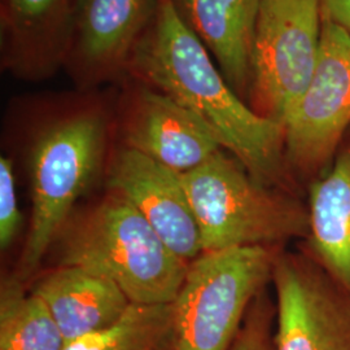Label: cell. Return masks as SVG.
<instances>
[{"instance_id": "1", "label": "cell", "mask_w": 350, "mask_h": 350, "mask_svg": "<svg viewBox=\"0 0 350 350\" xmlns=\"http://www.w3.org/2000/svg\"><path fill=\"white\" fill-rule=\"evenodd\" d=\"M127 69L198 114L257 182L282 179L284 127L239 98L175 0L156 1Z\"/></svg>"}, {"instance_id": "2", "label": "cell", "mask_w": 350, "mask_h": 350, "mask_svg": "<svg viewBox=\"0 0 350 350\" xmlns=\"http://www.w3.org/2000/svg\"><path fill=\"white\" fill-rule=\"evenodd\" d=\"M62 266L104 276L133 304H172L187 274L179 258L137 208L113 192L60 231Z\"/></svg>"}, {"instance_id": "3", "label": "cell", "mask_w": 350, "mask_h": 350, "mask_svg": "<svg viewBox=\"0 0 350 350\" xmlns=\"http://www.w3.org/2000/svg\"><path fill=\"white\" fill-rule=\"evenodd\" d=\"M182 175L204 252L266 247L309 235V212L257 182L218 150Z\"/></svg>"}, {"instance_id": "4", "label": "cell", "mask_w": 350, "mask_h": 350, "mask_svg": "<svg viewBox=\"0 0 350 350\" xmlns=\"http://www.w3.org/2000/svg\"><path fill=\"white\" fill-rule=\"evenodd\" d=\"M266 247L204 252L172 302L173 350H231L257 292L273 276Z\"/></svg>"}, {"instance_id": "5", "label": "cell", "mask_w": 350, "mask_h": 350, "mask_svg": "<svg viewBox=\"0 0 350 350\" xmlns=\"http://www.w3.org/2000/svg\"><path fill=\"white\" fill-rule=\"evenodd\" d=\"M104 147L105 125L96 113H75L38 135L30 156L33 213L20 280L34 273L68 222L75 201L100 167Z\"/></svg>"}, {"instance_id": "6", "label": "cell", "mask_w": 350, "mask_h": 350, "mask_svg": "<svg viewBox=\"0 0 350 350\" xmlns=\"http://www.w3.org/2000/svg\"><path fill=\"white\" fill-rule=\"evenodd\" d=\"M322 0H261L252 86L263 116L284 125L300 101L318 62Z\"/></svg>"}, {"instance_id": "7", "label": "cell", "mask_w": 350, "mask_h": 350, "mask_svg": "<svg viewBox=\"0 0 350 350\" xmlns=\"http://www.w3.org/2000/svg\"><path fill=\"white\" fill-rule=\"evenodd\" d=\"M323 20L312 81L283 125L288 157L306 172L331 159L350 125V33Z\"/></svg>"}, {"instance_id": "8", "label": "cell", "mask_w": 350, "mask_h": 350, "mask_svg": "<svg viewBox=\"0 0 350 350\" xmlns=\"http://www.w3.org/2000/svg\"><path fill=\"white\" fill-rule=\"evenodd\" d=\"M274 350H350V295L318 266L275 261Z\"/></svg>"}, {"instance_id": "9", "label": "cell", "mask_w": 350, "mask_h": 350, "mask_svg": "<svg viewBox=\"0 0 350 350\" xmlns=\"http://www.w3.org/2000/svg\"><path fill=\"white\" fill-rule=\"evenodd\" d=\"M108 183L137 208L179 258L187 262L202 253L198 222L179 173L125 148L114 160Z\"/></svg>"}, {"instance_id": "10", "label": "cell", "mask_w": 350, "mask_h": 350, "mask_svg": "<svg viewBox=\"0 0 350 350\" xmlns=\"http://www.w3.org/2000/svg\"><path fill=\"white\" fill-rule=\"evenodd\" d=\"M157 0H77L66 63L98 83L127 69Z\"/></svg>"}, {"instance_id": "11", "label": "cell", "mask_w": 350, "mask_h": 350, "mask_svg": "<svg viewBox=\"0 0 350 350\" xmlns=\"http://www.w3.org/2000/svg\"><path fill=\"white\" fill-rule=\"evenodd\" d=\"M127 148L179 174L188 173L221 150V142L198 114L169 95L142 90L126 130Z\"/></svg>"}, {"instance_id": "12", "label": "cell", "mask_w": 350, "mask_h": 350, "mask_svg": "<svg viewBox=\"0 0 350 350\" xmlns=\"http://www.w3.org/2000/svg\"><path fill=\"white\" fill-rule=\"evenodd\" d=\"M77 0H1L4 62L16 75L39 78L66 62Z\"/></svg>"}, {"instance_id": "13", "label": "cell", "mask_w": 350, "mask_h": 350, "mask_svg": "<svg viewBox=\"0 0 350 350\" xmlns=\"http://www.w3.org/2000/svg\"><path fill=\"white\" fill-rule=\"evenodd\" d=\"M33 293L50 310L65 345L113 325L131 304L112 280L73 266L44 276Z\"/></svg>"}, {"instance_id": "14", "label": "cell", "mask_w": 350, "mask_h": 350, "mask_svg": "<svg viewBox=\"0 0 350 350\" xmlns=\"http://www.w3.org/2000/svg\"><path fill=\"white\" fill-rule=\"evenodd\" d=\"M188 25L211 51L226 81L244 91L252 85V60L261 0H179Z\"/></svg>"}, {"instance_id": "15", "label": "cell", "mask_w": 350, "mask_h": 350, "mask_svg": "<svg viewBox=\"0 0 350 350\" xmlns=\"http://www.w3.org/2000/svg\"><path fill=\"white\" fill-rule=\"evenodd\" d=\"M309 238L321 267L350 295V147L312 187Z\"/></svg>"}, {"instance_id": "16", "label": "cell", "mask_w": 350, "mask_h": 350, "mask_svg": "<svg viewBox=\"0 0 350 350\" xmlns=\"http://www.w3.org/2000/svg\"><path fill=\"white\" fill-rule=\"evenodd\" d=\"M63 334L50 310L18 278H8L0 291V350H63Z\"/></svg>"}, {"instance_id": "17", "label": "cell", "mask_w": 350, "mask_h": 350, "mask_svg": "<svg viewBox=\"0 0 350 350\" xmlns=\"http://www.w3.org/2000/svg\"><path fill=\"white\" fill-rule=\"evenodd\" d=\"M172 344V304H130L113 325L68 342L63 350H163Z\"/></svg>"}, {"instance_id": "18", "label": "cell", "mask_w": 350, "mask_h": 350, "mask_svg": "<svg viewBox=\"0 0 350 350\" xmlns=\"http://www.w3.org/2000/svg\"><path fill=\"white\" fill-rule=\"evenodd\" d=\"M21 214L17 205L12 161L0 159V245L10 247L21 225Z\"/></svg>"}, {"instance_id": "19", "label": "cell", "mask_w": 350, "mask_h": 350, "mask_svg": "<svg viewBox=\"0 0 350 350\" xmlns=\"http://www.w3.org/2000/svg\"><path fill=\"white\" fill-rule=\"evenodd\" d=\"M231 350H274L271 312L267 305L257 301L250 306Z\"/></svg>"}, {"instance_id": "20", "label": "cell", "mask_w": 350, "mask_h": 350, "mask_svg": "<svg viewBox=\"0 0 350 350\" xmlns=\"http://www.w3.org/2000/svg\"><path fill=\"white\" fill-rule=\"evenodd\" d=\"M323 17L350 33V0H322Z\"/></svg>"}]
</instances>
